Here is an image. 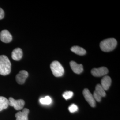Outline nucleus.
I'll use <instances>...</instances> for the list:
<instances>
[{
    "mask_svg": "<svg viewBox=\"0 0 120 120\" xmlns=\"http://www.w3.org/2000/svg\"><path fill=\"white\" fill-rule=\"evenodd\" d=\"M117 41L115 39L111 38L102 41L100 44L101 50L105 52H109L114 50L116 46Z\"/></svg>",
    "mask_w": 120,
    "mask_h": 120,
    "instance_id": "f03ea898",
    "label": "nucleus"
},
{
    "mask_svg": "<svg viewBox=\"0 0 120 120\" xmlns=\"http://www.w3.org/2000/svg\"><path fill=\"white\" fill-rule=\"evenodd\" d=\"M9 105L14 108L17 110L22 109L25 104V101L22 99L15 100L13 98H9Z\"/></svg>",
    "mask_w": 120,
    "mask_h": 120,
    "instance_id": "39448f33",
    "label": "nucleus"
},
{
    "mask_svg": "<svg viewBox=\"0 0 120 120\" xmlns=\"http://www.w3.org/2000/svg\"><path fill=\"white\" fill-rule=\"evenodd\" d=\"M23 56V52L22 49L17 48L14 49L12 52V57L15 60H21Z\"/></svg>",
    "mask_w": 120,
    "mask_h": 120,
    "instance_id": "ddd939ff",
    "label": "nucleus"
},
{
    "mask_svg": "<svg viewBox=\"0 0 120 120\" xmlns=\"http://www.w3.org/2000/svg\"><path fill=\"white\" fill-rule=\"evenodd\" d=\"M92 74L96 77H100L106 75L109 72L107 68L101 67L99 68H94L91 70Z\"/></svg>",
    "mask_w": 120,
    "mask_h": 120,
    "instance_id": "0eeeda50",
    "label": "nucleus"
},
{
    "mask_svg": "<svg viewBox=\"0 0 120 120\" xmlns=\"http://www.w3.org/2000/svg\"><path fill=\"white\" fill-rule=\"evenodd\" d=\"M30 110L29 109H24L22 112H19L15 114L16 120H28V114Z\"/></svg>",
    "mask_w": 120,
    "mask_h": 120,
    "instance_id": "9d476101",
    "label": "nucleus"
},
{
    "mask_svg": "<svg viewBox=\"0 0 120 120\" xmlns=\"http://www.w3.org/2000/svg\"><path fill=\"white\" fill-rule=\"evenodd\" d=\"M29 76L28 73L26 70H21L19 72L16 76V81L19 84H23L25 82L26 79Z\"/></svg>",
    "mask_w": 120,
    "mask_h": 120,
    "instance_id": "1a4fd4ad",
    "label": "nucleus"
},
{
    "mask_svg": "<svg viewBox=\"0 0 120 120\" xmlns=\"http://www.w3.org/2000/svg\"><path fill=\"white\" fill-rule=\"evenodd\" d=\"M111 79L108 76H105L102 78L100 84L104 90H107L111 84Z\"/></svg>",
    "mask_w": 120,
    "mask_h": 120,
    "instance_id": "f8f14e48",
    "label": "nucleus"
},
{
    "mask_svg": "<svg viewBox=\"0 0 120 120\" xmlns=\"http://www.w3.org/2000/svg\"><path fill=\"white\" fill-rule=\"evenodd\" d=\"M50 69L53 75L56 77H61L64 73V69L63 66L57 61H54L52 62Z\"/></svg>",
    "mask_w": 120,
    "mask_h": 120,
    "instance_id": "7ed1b4c3",
    "label": "nucleus"
},
{
    "mask_svg": "<svg viewBox=\"0 0 120 120\" xmlns=\"http://www.w3.org/2000/svg\"><path fill=\"white\" fill-rule=\"evenodd\" d=\"M11 64L8 57L5 55L0 56V75L6 76L11 72Z\"/></svg>",
    "mask_w": 120,
    "mask_h": 120,
    "instance_id": "f257e3e1",
    "label": "nucleus"
},
{
    "mask_svg": "<svg viewBox=\"0 0 120 120\" xmlns=\"http://www.w3.org/2000/svg\"><path fill=\"white\" fill-rule=\"evenodd\" d=\"M71 50L72 52H73L80 56L85 55L86 52V50L84 49L79 47L78 46H73L71 48Z\"/></svg>",
    "mask_w": 120,
    "mask_h": 120,
    "instance_id": "4468645a",
    "label": "nucleus"
},
{
    "mask_svg": "<svg viewBox=\"0 0 120 120\" xmlns=\"http://www.w3.org/2000/svg\"><path fill=\"white\" fill-rule=\"evenodd\" d=\"M40 102L44 105H49L52 103V99L49 96H46L40 99Z\"/></svg>",
    "mask_w": 120,
    "mask_h": 120,
    "instance_id": "dca6fc26",
    "label": "nucleus"
},
{
    "mask_svg": "<svg viewBox=\"0 0 120 120\" xmlns=\"http://www.w3.org/2000/svg\"><path fill=\"white\" fill-rule=\"evenodd\" d=\"M9 100L4 97L0 96V111L8 107Z\"/></svg>",
    "mask_w": 120,
    "mask_h": 120,
    "instance_id": "2eb2a0df",
    "label": "nucleus"
},
{
    "mask_svg": "<svg viewBox=\"0 0 120 120\" xmlns=\"http://www.w3.org/2000/svg\"><path fill=\"white\" fill-rule=\"evenodd\" d=\"M12 36L7 30H3L0 33V39L5 43L10 42L12 40Z\"/></svg>",
    "mask_w": 120,
    "mask_h": 120,
    "instance_id": "6e6552de",
    "label": "nucleus"
},
{
    "mask_svg": "<svg viewBox=\"0 0 120 120\" xmlns=\"http://www.w3.org/2000/svg\"><path fill=\"white\" fill-rule=\"evenodd\" d=\"M73 93L72 91H66L63 94V97L65 99L68 100L72 98Z\"/></svg>",
    "mask_w": 120,
    "mask_h": 120,
    "instance_id": "f3484780",
    "label": "nucleus"
},
{
    "mask_svg": "<svg viewBox=\"0 0 120 120\" xmlns=\"http://www.w3.org/2000/svg\"><path fill=\"white\" fill-rule=\"evenodd\" d=\"M69 110L71 112H75L77 111L78 107L77 105L75 104H72L69 107Z\"/></svg>",
    "mask_w": 120,
    "mask_h": 120,
    "instance_id": "a211bd4d",
    "label": "nucleus"
},
{
    "mask_svg": "<svg viewBox=\"0 0 120 120\" xmlns=\"http://www.w3.org/2000/svg\"><path fill=\"white\" fill-rule=\"evenodd\" d=\"M4 10L0 8V20L2 19L4 17Z\"/></svg>",
    "mask_w": 120,
    "mask_h": 120,
    "instance_id": "6ab92c4d",
    "label": "nucleus"
},
{
    "mask_svg": "<svg viewBox=\"0 0 120 120\" xmlns=\"http://www.w3.org/2000/svg\"><path fill=\"white\" fill-rule=\"evenodd\" d=\"M106 96V93L105 90L100 84H98L95 87V90L94 93V98L95 100L100 102L101 100V98Z\"/></svg>",
    "mask_w": 120,
    "mask_h": 120,
    "instance_id": "20e7f679",
    "label": "nucleus"
},
{
    "mask_svg": "<svg viewBox=\"0 0 120 120\" xmlns=\"http://www.w3.org/2000/svg\"><path fill=\"white\" fill-rule=\"evenodd\" d=\"M70 65L73 72L76 74H79L83 71V67L82 64H78L76 62L71 61L70 62Z\"/></svg>",
    "mask_w": 120,
    "mask_h": 120,
    "instance_id": "9b49d317",
    "label": "nucleus"
},
{
    "mask_svg": "<svg viewBox=\"0 0 120 120\" xmlns=\"http://www.w3.org/2000/svg\"><path fill=\"white\" fill-rule=\"evenodd\" d=\"M83 94L86 101L92 107L96 106V101L94 98L93 95L90 93V90L87 89H85L83 91Z\"/></svg>",
    "mask_w": 120,
    "mask_h": 120,
    "instance_id": "423d86ee",
    "label": "nucleus"
}]
</instances>
